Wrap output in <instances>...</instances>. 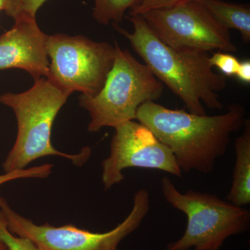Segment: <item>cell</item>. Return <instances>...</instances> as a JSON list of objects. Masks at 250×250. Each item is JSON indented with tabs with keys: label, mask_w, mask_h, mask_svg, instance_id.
I'll return each instance as SVG.
<instances>
[{
	"label": "cell",
	"mask_w": 250,
	"mask_h": 250,
	"mask_svg": "<svg viewBox=\"0 0 250 250\" xmlns=\"http://www.w3.org/2000/svg\"><path fill=\"white\" fill-rule=\"evenodd\" d=\"M245 115L239 104L229 105L223 114L200 116L147 102L138 108L136 121L172 151L182 173L209 174L227 152L231 135L243 128Z\"/></svg>",
	"instance_id": "1"
},
{
	"label": "cell",
	"mask_w": 250,
	"mask_h": 250,
	"mask_svg": "<svg viewBox=\"0 0 250 250\" xmlns=\"http://www.w3.org/2000/svg\"><path fill=\"white\" fill-rule=\"evenodd\" d=\"M127 19L132 32L116 23L113 27L129 41L153 75L183 102L187 111L207 115L205 105L223 109L219 93L226 88L227 78L214 71L208 52L174 48L159 39L141 15H129Z\"/></svg>",
	"instance_id": "2"
},
{
	"label": "cell",
	"mask_w": 250,
	"mask_h": 250,
	"mask_svg": "<svg viewBox=\"0 0 250 250\" xmlns=\"http://www.w3.org/2000/svg\"><path fill=\"white\" fill-rule=\"evenodd\" d=\"M69 96L46 77L34 80L33 86L23 93L0 95V103L13 110L18 125L14 146L2 164L4 172L27 168L45 156L65 158L78 167L89 160L90 147L67 154L56 149L51 141L54 120Z\"/></svg>",
	"instance_id": "3"
},
{
	"label": "cell",
	"mask_w": 250,
	"mask_h": 250,
	"mask_svg": "<svg viewBox=\"0 0 250 250\" xmlns=\"http://www.w3.org/2000/svg\"><path fill=\"white\" fill-rule=\"evenodd\" d=\"M114 45V62L102 89L94 96L80 97L81 107L90 115L89 132L136 121L143 104L155 102L164 93V84L147 65L116 42Z\"/></svg>",
	"instance_id": "4"
},
{
	"label": "cell",
	"mask_w": 250,
	"mask_h": 250,
	"mask_svg": "<svg viewBox=\"0 0 250 250\" xmlns=\"http://www.w3.org/2000/svg\"><path fill=\"white\" fill-rule=\"evenodd\" d=\"M161 190L166 201L187 218L183 236L167 250H218L229 237L250 228L249 210L213 194L192 190L182 193L167 176L161 180Z\"/></svg>",
	"instance_id": "5"
},
{
	"label": "cell",
	"mask_w": 250,
	"mask_h": 250,
	"mask_svg": "<svg viewBox=\"0 0 250 250\" xmlns=\"http://www.w3.org/2000/svg\"><path fill=\"white\" fill-rule=\"evenodd\" d=\"M149 208V191L139 189L134 193L132 209L122 223L107 232L94 233L72 225H37L17 213L0 195V210L10 231L28 238L42 250H118L120 243L139 228Z\"/></svg>",
	"instance_id": "6"
},
{
	"label": "cell",
	"mask_w": 250,
	"mask_h": 250,
	"mask_svg": "<svg viewBox=\"0 0 250 250\" xmlns=\"http://www.w3.org/2000/svg\"><path fill=\"white\" fill-rule=\"evenodd\" d=\"M47 51L50 59L47 79L70 95L78 91L91 97L104 84L116 49L85 36L57 34L48 36Z\"/></svg>",
	"instance_id": "7"
},
{
	"label": "cell",
	"mask_w": 250,
	"mask_h": 250,
	"mask_svg": "<svg viewBox=\"0 0 250 250\" xmlns=\"http://www.w3.org/2000/svg\"><path fill=\"white\" fill-rule=\"evenodd\" d=\"M156 36L174 48L233 53L231 33L197 0L151 10L141 15Z\"/></svg>",
	"instance_id": "8"
},
{
	"label": "cell",
	"mask_w": 250,
	"mask_h": 250,
	"mask_svg": "<svg viewBox=\"0 0 250 250\" xmlns=\"http://www.w3.org/2000/svg\"><path fill=\"white\" fill-rule=\"evenodd\" d=\"M114 129L109 156L102 163L104 190L121 184L125 178L123 170L130 167L154 169L183 177L173 153L147 126L131 121Z\"/></svg>",
	"instance_id": "9"
},
{
	"label": "cell",
	"mask_w": 250,
	"mask_h": 250,
	"mask_svg": "<svg viewBox=\"0 0 250 250\" xmlns=\"http://www.w3.org/2000/svg\"><path fill=\"white\" fill-rule=\"evenodd\" d=\"M48 36L39 28L36 18L16 21L14 27L0 36V70L22 69L34 80L47 78Z\"/></svg>",
	"instance_id": "10"
},
{
	"label": "cell",
	"mask_w": 250,
	"mask_h": 250,
	"mask_svg": "<svg viewBox=\"0 0 250 250\" xmlns=\"http://www.w3.org/2000/svg\"><path fill=\"white\" fill-rule=\"evenodd\" d=\"M243 134L234 143L236 161L228 201L243 207L250 203V121L245 120Z\"/></svg>",
	"instance_id": "11"
},
{
	"label": "cell",
	"mask_w": 250,
	"mask_h": 250,
	"mask_svg": "<svg viewBox=\"0 0 250 250\" xmlns=\"http://www.w3.org/2000/svg\"><path fill=\"white\" fill-rule=\"evenodd\" d=\"M223 27L235 29L246 43L250 42V7L223 0H197Z\"/></svg>",
	"instance_id": "12"
},
{
	"label": "cell",
	"mask_w": 250,
	"mask_h": 250,
	"mask_svg": "<svg viewBox=\"0 0 250 250\" xmlns=\"http://www.w3.org/2000/svg\"><path fill=\"white\" fill-rule=\"evenodd\" d=\"M93 18L100 24L106 25L110 22H123L125 13L132 11L143 0H94Z\"/></svg>",
	"instance_id": "13"
},
{
	"label": "cell",
	"mask_w": 250,
	"mask_h": 250,
	"mask_svg": "<svg viewBox=\"0 0 250 250\" xmlns=\"http://www.w3.org/2000/svg\"><path fill=\"white\" fill-rule=\"evenodd\" d=\"M47 0H7L4 11L15 22L24 18H36L40 7Z\"/></svg>",
	"instance_id": "14"
},
{
	"label": "cell",
	"mask_w": 250,
	"mask_h": 250,
	"mask_svg": "<svg viewBox=\"0 0 250 250\" xmlns=\"http://www.w3.org/2000/svg\"><path fill=\"white\" fill-rule=\"evenodd\" d=\"M0 241L3 242L7 250H42L28 238L14 234L8 228L2 212L0 210Z\"/></svg>",
	"instance_id": "15"
},
{
	"label": "cell",
	"mask_w": 250,
	"mask_h": 250,
	"mask_svg": "<svg viewBox=\"0 0 250 250\" xmlns=\"http://www.w3.org/2000/svg\"><path fill=\"white\" fill-rule=\"evenodd\" d=\"M53 165L45 164L22 170L11 171L0 174V187L4 184L21 179H45L52 172Z\"/></svg>",
	"instance_id": "16"
},
{
	"label": "cell",
	"mask_w": 250,
	"mask_h": 250,
	"mask_svg": "<svg viewBox=\"0 0 250 250\" xmlns=\"http://www.w3.org/2000/svg\"><path fill=\"white\" fill-rule=\"evenodd\" d=\"M210 65L218 67L225 77L235 76L240 61L231 53L225 52H215L210 56Z\"/></svg>",
	"instance_id": "17"
},
{
	"label": "cell",
	"mask_w": 250,
	"mask_h": 250,
	"mask_svg": "<svg viewBox=\"0 0 250 250\" xmlns=\"http://www.w3.org/2000/svg\"><path fill=\"white\" fill-rule=\"evenodd\" d=\"M186 1L189 0H143L139 6L129 11V15H142L151 10L170 7Z\"/></svg>",
	"instance_id": "18"
},
{
	"label": "cell",
	"mask_w": 250,
	"mask_h": 250,
	"mask_svg": "<svg viewBox=\"0 0 250 250\" xmlns=\"http://www.w3.org/2000/svg\"><path fill=\"white\" fill-rule=\"evenodd\" d=\"M235 76L241 82L245 83H250V61L245 60L240 62Z\"/></svg>",
	"instance_id": "19"
},
{
	"label": "cell",
	"mask_w": 250,
	"mask_h": 250,
	"mask_svg": "<svg viewBox=\"0 0 250 250\" xmlns=\"http://www.w3.org/2000/svg\"><path fill=\"white\" fill-rule=\"evenodd\" d=\"M6 1L7 0H0V11H4L6 9Z\"/></svg>",
	"instance_id": "20"
},
{
	"label": "cell",
	"mask_w": 250,
	"mask_h": 250,
	"mask_svg": "<svg viewBox=\"0 0 250 250\" xmlns=\"http://www.w3.org/2000/svg\"><path fill=\"white\" fill-rule=\"evenodd\" d=\"M0 250H7L6 246L3 242L0 241Z\"/></svg>",
	"instance_id": "21"
}]
</instances>
